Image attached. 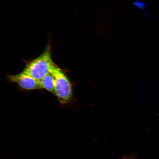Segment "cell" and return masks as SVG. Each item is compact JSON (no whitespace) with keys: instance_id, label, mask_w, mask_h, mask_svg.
<instances>
[{"instance_id":"obj_5","label":"cell","mask_w":159,"mask_h":159,"mask_svg":"<svg viewBox=\"0 0 159 159\" xmlns=\"http://www.w3.org/2000/svg\"><path fill=\"white\" fill-rule=\"evenodd\" d=\"M134 5L138 8L142 10V11L144 12V15L147 17H149V16L148 13H147L145 10V7L146 6V4L144 2L140 1H136L134 2Z\"/></svg>"},{"instance_id":"obj_2","label":"cell","mask_w":159,"mask_h":159,"mask_svg":"<svg viewBox=\"0 0 159 159\" xmlns=\"http://www.w3.org/2000/svg\"><path fill=\"white\" fill-rule=\"evenodd\" d=\"M50 72L55 77V95L59 102L61 104L71 102L74 98L73 85L65 71L55 64Z\"/></svg>"},{"instance_id":"obj_1","label":"cell","mask_w":159,"mask_h":159,"mask_svg":"<svg viewBox=\"0 0 159 159\" xmlns=\"http://www.w3.org/2000/svg\"><path fill=\"white\" fill-rule=\"evenodd\" d=\"M52 45L51 39H48L46 47L40 55L35 58L27 61L23 71L37 80H40L50 72L55 63L52 57Z\"/></svg>"},{"instance_id":"obj_4","label":"cell","mask_w":159,"mask_h":159,"mask_svg":"<svg viewBox=\"0 0 159 159\" xmlns=\"http://www.w3.org/2000/svg\"><path fill=\"white\" fill-rule=\"evenodd\" d=\"M39 81L42 89L55 95V79L52 73H48Z\"/></svg>"},{"instance_id":"obj_3","label":"cell","mask_w":159,"mask_h":159,"mask_svg":"<svg viewBox=\"0 0 159 159\" xmlns=\"http://www.w3.org/2000/svg\"><path fill=\"white\" fill-rule=\"evenodd\" d=\"M7 78L9 82L15 83L20 88L25 90L43 89L39 81L34 78L23 71L15 75H8Z\"/></svg>"},{"instance_id":"obj_6","label":"cell","mask_w":159,"mask_h":159,"mask_svg":"<svg viewBox=\"0 0 159 159\" xmlns=\"http://www.w3.org/2000/svg\"><path fill=\"white\" fill-rule=\"evenodd\" d=\"M122 159H135L132 157H129L128 156H124Z\"/></svg>"}]
</instances>
